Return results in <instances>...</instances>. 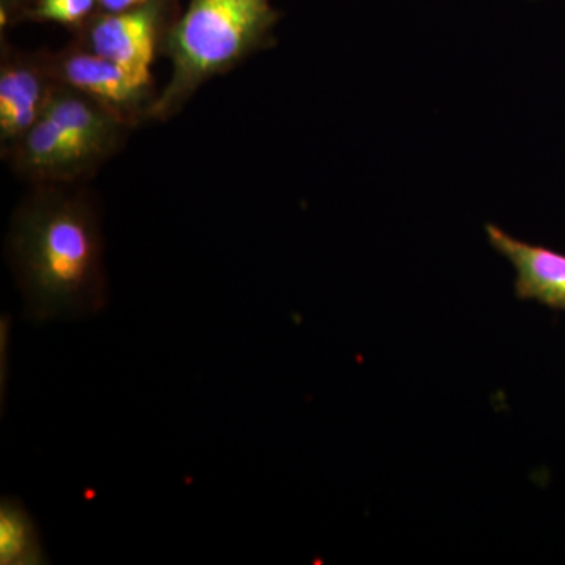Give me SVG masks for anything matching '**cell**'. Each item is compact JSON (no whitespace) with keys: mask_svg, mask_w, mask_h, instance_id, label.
Listing matches in <instances>:
<instances>
[{"mask_svg":"<svg viewBox=\"0 0 565 565\" xmlns=\"http://www.w3.org/2000/svg\"><path fill=\"white\" fill-rule=\"evenodd\" d=\"M6 248L32 321L87 318L106 307L102 210L87 185H31L11 215Z\"/></svg>","mask_w":565,"mask_h":565,"instance_id":"1","label":"cell"},{"mask_svg":"<svg viewBox=\"0 0 565 565\" xmlns=\"http://www.w3.org/2000/svg\"><path fill=\"white\" fill-rule=\"evenodd\" d=\"M280 20L273 0H188L163 43L172 73L151 121L172 120L204 84L274 47Z\"/></svg>","mask_w":565,"mask_h":565,"instance_id":"2","label":"cell"},{"mask_svg":"<svg viewBox=\"0 0 565 565\" xmlns=\"http://www.w3.org/2000/svg\"><path fill=\"white\" fill-rule=\"evenodd\" d=\"M132 131L88 96L63 85L3 161L29 185L85 184L120 154Z\"/></svg>","mask_w":565,"mask_h":565,"instance_id":"3","label":"cell"},{"mask_svg":"<svg viewBox=\"0 0 565 565\" xmlns=\"http://www.w3.org/2000/svg\"><path fill=\"white\" fill-rule=\"evenodd\" d=\"M181 13L178 0H154L139 9L98 11L84 28L71 33V43L117 63L147 87H154L152 65L162 57L163 43Z\"/></svg>","mask_w":565,"mask_h":565,"instance_id":"4","label":"cell"},{"mask_svg":"<svg viewBox=\"0 0 565 565\" xmlns=\"http://www.w3.org/2000/svg\"><path fill=\"white\" fill-rule=\"evenodd\" d=\"M63 87L54 51L18 50L0 39V154L20 143Z\"/></svg>","mask_w":565,"mask_h":565,"instance_id":"5","label":"cell"},{"mask_svg":"<svg viewBox=\"0 0 565 565\" xmlns=\"http://www.w3.org/2000/svg\"><path fill=\"white\" fill-rule=\"evenodd\" d=\"M54 58L58 79L65 87L88 96L129 128L137 129L151 121L152 106L159 95L154 87L141 85L117 63L82 50L71 41L54 51Z\"/></svg>","mask_w":565,"mask_h":565,"instance_id":"6","label":"cell"},{"mask_svg":"<svg viewBox=\"0 0 565 565\" xmlns=\"http://www.w3.org/2000/svg\"><path fill=\"white\" fill-rule=\"evenodd\" d=\"M490 245L514 266L515 294L519 299L535 300L546 307L565 310V256L523 243L501 230L486 225Z\"/></svg>","mask_w":565,"mask_h":565,"instance_id":"7","label":"cell"},{"mask_svg":"<svg viewBox=\"0 0 565 565\" xmlns=\"http://www.w3.org/2000/svg\"><path fill=\"white\" fill-rule=\"evenodd\" d=\"M99 11L98 0H0V33L22 22L79 31Z\"/></svg>","mask_w":565,"mask_h":565,"instance_id":"8","label":"cell"},{"mask_svg":"<svg viewBox=\"0 0 565 565\" xmlns=\"http://www.w3.org/2000/svg\"><path fill=\"white\" fill-rule=\"evenodd\" d=\"M46 563L39 530L21 501L3 498L0 504V564Z\"/></svg>","mask_w":565,"mask_h":565,"instance_id":"9","label":"cell"},{"mask_svg":"<svg viewBox=\"0 0 565 565\" xmlns=\"http://www.w3.org/2000/svg\"><path fill=\"white\" fill-rule=\"evenodd\" d=\"M154 0H98L99 11L104 13H120V11L139 9Z\"/></svg>","mask_w":565,"mask_h":565,"instance_id":"10","label":"cell"}]
</instances>
